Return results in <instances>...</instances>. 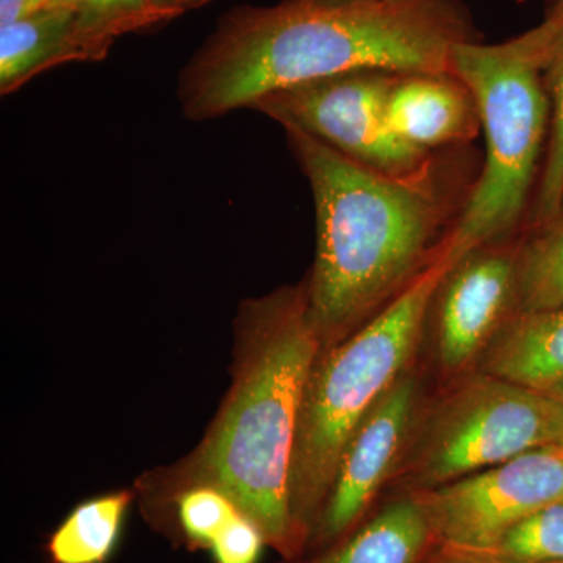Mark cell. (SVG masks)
<instances>
[{
  "label": "cell",
  "instance_id": "obj_10",
  "mask_svg": "<svg viewBox=\"0 0 563 563\" xmlns=\"http://www.w3.org/2000/svg\"><path fill=\"white\" fill-rule=\"evenodd\" d=\"M417 393V379L406 372L363 417L340 457L309 543L335 547L361 520L406 446Z\"/></svg>",
  "mask_w": 563,
  "mask_h": 563
},
{
  "label": "cell",
  "instance_id": "obj_8",
  "mask_svg": "<svg viewBox=\"0 0 563 563\" xmlns=\"http://www.w3.org/2000/svg\"><path fill=\"white\" fill-rule=\"evenodd\" d=\"M412 496L446 551L488 547L510 526L563 498V444L533 448Z\"/></svg>",
  "mask_w": 563,
  "mask_h": 563
},
{
  "label": "cell",
  "instance_id": "obj_19",
  "mask_svg": "<svg viewBox=\"0 0 563 563\" xmlns=\"http://www.w3.org/2000/svg\"><path fill=\"white\" fill-rule=\"evenodd\" d=\"M551 102L550 135L544 152L542 174L537 185L531 214L526 229L553 224L563 202V47L544 73Z\"/></svg>",
  "mask_w": 563,
  "mask_h": 563
},
{
  "label": "cell",
  "instance_id": "obj_4",
  "mask_svg": "<svg viewBox=\"0 0 563 563\" xmlns=\"http://www.w3.org/2000/svg\"><path fill=\"white\" fill-rule=\"evenodd\" d=\"M551 62L553 51L537 27L506 43L465 41L454 47L453 73L476 98L485 154L448 243L451 263L484 244L525 232L550 135L544 73Z\"/></svg>",
  "mask_w": 563,
  "mask_h": 563
},
{
  "label": "cell",
  "instance_id": "obj_16",
  "mask_svg": "<svg viewBox=\"0 0 563 563\" xmlns=\"http://www.w3.org/2000/svg\"><path fill=\"white\" fill-rule=\"evenodd\" d=\"M448 554L465 563L563 562V498L510 526L488 547Z\"/></svg>",
  "mask_w": 563,
  "mask_h": 563
},
{
  "label": "cell",
  "instance_id": "obj_11",
  "mask_svg": "<svg viewBox=\"0 0 563 563\" xmlns=\"http://www.w3.org/2000/svg\"><path fill=\"white\" fill-rule=\"evenodd\" d=\"M387 120L399 139L426 152L468 147L483 131L476 98L454 73L396 74Z\"/></svg>",
  "mask_w": 563,
  "mask_h": 563
},
{
  "label": "cell",
  "instance_id": "obj_20",
  "mask_svg": "<svg viewBox=\"0 0 563 563\" xmlns=\"http://www.w3.org/2000/svg\"><path fill=\"white\" fill-rule=\"evenodd\" d=\"M85 21L111 36L169 20L151 0H70Z\"/></svg>",
  "mask_w": 563,
  "mask_h": 563
},
{
  "label": "cell",
  "instance_id": "obj_13",
  "mask_svg": "<svg viewBox=\"0 0 563 563\" xmlns=\"http://www.w3.org/2000/svg\"><path fill=\"white\" fill-rule=\"evenodd\" d=\"M481 372L529 390L563 383V307L515 313L481 354Z\"/></svg>",
  "mask_w": 563,
  "mask_h": 563
},
{
  "label": "cell",
  "instance_id": "obj_6",
  "mask_svg": "<svg viewBox=\"0 0 563 563\" xmlns=\"http://www.w3.org/2000/svg\"><path fill=\"white\" fill-rule=\"evenodd\" d=\"M551 443H558L553 399L481 373L435 407L404 477L428 490Z\"/></svg>",
  "mask_w": 563,
  "mask_h": 563
},
{
  "label": "cell",
  "instance_id": "obj_12",
  "mask_svg": "<svg viewBox=\"0 0 563 563\" xmlns=\"http://www.w3.org/2000/svg\"><path fill=\"white\" fill-rule=\"evenodd\" d=\"M114 38L92 27L74 5L41 11L0 27V91L20 90L43 70L102 60Z\"/></svg>",
  "mask_w": 563,
  "mask_h": 563
},
{
  "label": "cell",
  "instance_id": "obj_3",
  "mask_svg": "<svg viewBox=\"0 0 563 563\" xmlns=\"http://www.w3.org/2000/svg\"><path fill=\"white\" fill-rule=\"evenodd\" d=\"M320 352L306 280L243 299L233 320L231 387L195 450L135 481L144 520L180 492L213 487L284 561L301 558L307 540L291 514V457L303 387Z\"/></svg>",
  "mask_w": 563,
  "mask_h": 563
},
{
  "label": "cell",
  "instance_id": "obj_17",
  "mask_svg": "<svg viewBox=\"0 0 563 563\" xmlns=\"http://www.w3.org/2000/svg\"><path fill=\"white\" fill-rule=\"evenodd\" d=\"M242 512L225 493L213 487H192L174 496L150 521L176 547L209 551L222 529Z\"/></svg>",
  "mask_w": 563,
  "mask_h": 563
},
{
  "label": "cell",
  "instance_id": "obj_26",
  "mask_svg": "<svg viewBox=\"0 0 563 563\" xmlns=\"http://www.w3.org/2000/svg\"><path fill=\"white\" fill-rule=\"evenodd\" d=\"M555 221H563V202H562L561 214H559V218H558V220H555ZM555 221H554V222H555Z\"/></svg>",
  "mask_w": 563,
  "mask_h": 563
},
{
  "label": "cell",
  "instance_id": "obj_27",
  "mask_svg": "<svg viewBox=\"0 0 563 563\" xmlns=\"http://www.w3.org/2000/svg\"><path fill=\"white\" fill-rule=\"evenodd\" d=\"M459 563H465V562H461V561H457Z\"/></svg>",
  "mask_w": 563,
  "mask_h": 563
},
{
  "label": "cell",
  "instance_id": "obj_22",
  "mask_svg": "<svg viewBox=\"0 0 563 563\" xmlns=\"http://www.w3.org/2000/svg\"><path fill=\"white\" fill-rule=\"evenodd\" d=\"M73 5L70 0H0V27L25 20L57 7Z\"/></svg>",
  "mask_w": 563,
  "mask_h": 563
},
{
  "label": "cell",
  "instance_id": "obj_2",
  "mask_svg": "<svg viewBox=\"0 0 563 563\" xmlns=\"http://www.w3.org/2000/svg\"><path fill=\"white\" fill-rule=\"evenodd\" d=\"M476 41L459 0H284L239 7L180 73L191 121L252 109L265 96L354 70L453 73L457 44Z\"/></svg>",
  "mask_w": 563,
  "mask_h": 563
},
{
  "label": "cell",
  "instance_id": "obj_15",
  "mask_svg": "<svg viewBox=\"0 0 563 563\" xmlns=\"http://www.w3.org/2000/svg\"><path fill=\"white\" fill-rule=\"evenodd\" d=\"M135 490L124 488L87 499L74 507L47 537L49 563H107L117 550Z\"/></svg>",
  "mask_w": 563,
  "mask_h": 563
},
{
  "label": "cell",
  "instance_id": "obj_9",
  "mask_svg": "<svg viewBox=\"0 0 563 563\" xmlns=\"http://www.w3.org/2000/svg\"><path fill=\"white\" fill-rule=\"evenodd\" d=\"M525 232L476 247L444 274L429 310L444 372L465 368L517 313L518 254Z\"/></svg>",
  "mask_w": 563,
  "mask_h": 563
},
{
  "label": "cell",
  "instance_id": "obj_21",
  "mask_svg": "<svg viewBox=\"0 0 563 563\" xmlns=\"http://www.w3.org/2000/svg\"><path fill=\"white\" fill-rule=\"evenodd\" d=\"M265 547L262 529L240 512L214 539L209 553L213 563H258Z\"/></svg>",
  "mask_w": 563,
  "mask_h": 563
},
{
  "label": "cell",
  "instance_id": "obj_1",
  "mask_svg": "<svg viewBox=\"0 0 563 563\" xmlns=\"http://www.w3.org/2000/svg\"><path fill=\"white\" fill-rule=\"evenodd\" d=\"M312 187L317 255L306 279L321 352L331 350L446 254L483 162L473 147L433 152L407 174L377 172L284 128Z\"/></svg>",
  "mask_w": 563,
  "mask_h": 563
},
{
  "label": "cell",
  "instance_id": "obj_25",
  "mask_svg": "<svg viewBox=\"0 0 563 563\" xmlns=\"http://www.w3.org/2000/svg\"><path fill=\"white\" fill-rule=\"evenodd\" d=\"M547 18L558 25L559 31H561L563 35V0H558V2H555L553 10L548 13Z\"/></svg>",
  "mask_w": 563,
  "mask_h": 563
},
{
  "label": "cell",
  "instance_id": "obj_23",
  "mask_svg": "<svg viewBox=\"0 0 563 563\" xmlns=\"http://www.w3.org/2000/svg\"><path fill=\"white\" fill-rule=\"evenodd\" d=\"M203 2H206V0H151L155 9L169 14L172 18L181 13L184 10L191 9V7L201 5Z\"/></svg>",
  "mask_w": 563,
  "mask_h": 563
},
{
  "label": "cell",
  "instance_id": "obj_24",
  "mask_svg": "<svg viewBox=\"0 0 563 563\" xmlns=\"http://www.w3.org/2000/svg\"><path fill=\"white\" fill-rule=\"evenodd\" d=\"M553 399L555 407V431H558V444H563V383L547 393Z\"/></svg>",
  "mask_w": 563,
  "mask_h": 563
},
{
  "label": "cell",
  "instance_id": "obj_14",
  "mask_svg": "<svg viewBox=\"0 0 563 563\" xmlns=\"http://www.w3.org/2000/svg\"><path fill=\"white\" fill-rule=\"evenodd\" d=\"M431 536L424 510L410 495L388 506L346 542L302 563H415Z\"/></svg>",
  "mask_w": 563,
  "mask_h": 563
},
{
  "label": "cell",
  "instance_id": "obj_5",
  "mask_svg": "<svg viewBox=\"0 0 563 563\" xmlns=\"http://www.w3.org/2000/svg\"><path fill=\"white\" fill-rule=\"evenodd\" d=\"M451 262L444 254L376 317L318 354L303 387L292 448L290 506L309 543L355 428L404 373Z\"/></svg>",
  "mask_w": 563,
  "mask_h": 563
},
{
  "label": "cell",
  "instance_id": "obj_28",
  "mask_svg": "<svg viewBox=\"0 0 563 563\" xmlns=\"http://www.w3.org/2000/svg\"><path fill=\"white\" fill-rule=\"evenodd\" d=\"M559 563H563V562H559Z\"/></svg>",
  "mask_w": 563,
  "mask_h": 563
},
{
  "label": "cell",
  "instance_id": "obj_18",
  "mask_svg": "<svg viewBox=\"0 0 563 563\" xmlns=\"http://www.w3.org/2000/svg\"><path fill=\"white\" fill-rule=\"evenodd\" d=\"M563 307V221L526 231L518 254L517 313Z\"/></svg>",
  "mask_w": 563,
  "mask_h": 563
},
{
  "label": "cell",
  "instance_id": "obj_7",
  "mask_svg": "<svg viewBox=\"0 0 563 563\" xmlns=\"http://www.w3.org/2000/svg\"><path fill=\"white\" fill-rule=\"evenodd\" d=\"M395 73L354 70L306 81L252 106L282 128L298 129L352 161L388 174H407L433 152L410 146L391 131L387 101Z\"/></svg>",
  "mask_w": 563,
  "mask_h": 563
}]
</instances>
